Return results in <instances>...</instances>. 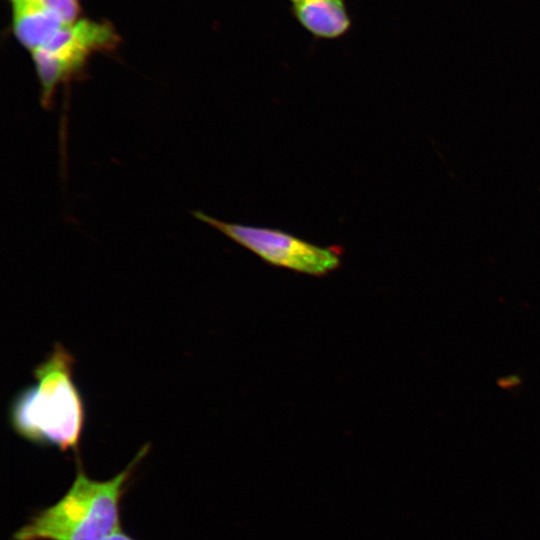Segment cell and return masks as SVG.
Listing matches in <instances>:
<instances>
[{
    "mask_svg": "<svg viewBox=\"0 0 540 540\" xmlns=\"http://www.w3.org/2000/svg\"><path fill=\"white\" fill-rule=\"evenodd\" d=\"M74 356L59 342L33 369L36 384L16 393L8 419L22 439L62 452H78L86 421L82 394L74 380Z\"/></svg>",
    "mask_w": 540,
    "mask_h": 540,
    "instance_id": "6da1fadb",
    "label": "cell"
},
{
    "mask_svg": "<svg viewBox=\"0 0 540 540\" xmlns=\"http://www.w3.org/2000/svg\"><path fill=\"white\" fill-rule=\"evenodd\" d=\"M149 451L143 446L130 463L107 480L89 477L78 467L75 479L53 505L35 513L13 540H106L120 531L121 501L132 475Z\"/></svg>",
    "mask_w": 540,
    "mask_h": 540,
    "instance_id": "7a4b0ae2",
    "label": "cell"
},
{
    "mask_svg": "<svg viewBox=\"0 0 540 540\" xmlns=\"http://www.w3.org/2000/svg\"><path fill=\"white\" fill-rule=\"evenodd\" d=\"M193 215L273 266L323 276L341 264L336 246H319L280 229L224 222L202 211Z\"/></svg>",
    "mask_w": 540,
    "mask_h": 540,
    "instance_id": "3957f363",
    "label": "cell"
},
{
    "mask_svg": "<svg viewBox=\"0 0 540 540\" xmlns=\"http://www.w3.org/2000/svg\"><path fill=\"white\" fill-rule=\"evenodd\" d=\"M118 36L111 25L76 20L64 25L43 47L31 53L40 83V100L49 108L57 88L78 76L97 52L111 51Z\"/></svg>",
    "mask_w": 540,
    "mask_h": 540,
    "instance_id": "277c9868",
    "label": "cell"
},
{
    "mask_svg": "<svg viewBox=\"0 0 540 540\" xmlns=\"http://www.w3.org/2000/svg\"><path fill=\"white\" fill-rule=\"evenodd\" d=\"M296 22L316 40H337L353 27L347 0H300L290 5Z\"/></svg>",
    "mask_w": 540,
    "mask_h": 540,
    "instance_id": "5b68a950",
    "label": "cell"
},
{
    "mask_svg": "<svg viewBox=\"0 0 540 540\" xmlns=\"http://www.w3.org/2000/svg\"><path fill=\"white\" fill-rule=\"evenodd\" d=\"M11 2L15 37L30 53L43 47L66 25L37 0H11Z\"/></svg>",
    "mask_w": 540,
    "mask_h": 540,
    "instance_id": "8992f818",
    "label": "cell"
},
{
    "mask_svg": "<svg viewBox=\"0 0 540 540\" xmlns=\"http://www.w3.org/2000/svg\"><path fill=\"white\" fill-rule=\"evenodd\" d=\"M48 10L56 14L65 24L77 20L79 6L77 0H37Z\"/></svg>",
    "mask_w": 540,
    "mask_h": 540,
    "instance_id": "52a82bcc",
    "label": "cell"
},
{
    "mask_svg": "<svg viewBox=\"0 0 540 540\" xmlns=\"http://www.w3.org/2000/svg\"><path fill=\"white\" fill-rule=\"evenodd\" d=\"M521 382V379L518 375H509L499 379L498 384L504 389H510L517 387Z\"/></svg>",
    "mask_w": 540,
    "mask_h": 540,
    "instance_id": "ba28073f",
    "label": "cell"
},
{
    "mask_svg": "<svg viewBox=\"0 0 540 540\" xmlns=\"http://www.w3.org/2000/svg\"><path fill=\"white\" fill-rule=\"evenodd\" d=\"M106 540H135L131 536L126 535L122 530L118 531L117 533L113 534L111 537H109Z\"/></svg>",
    "mask_w": 540,
    "mask_h": 540,
    "instance_id": "9c48e42d",
    "label": "cell"
},
{
    "mask_svg": "<svg viewBox=\"0 0 540 540\" xmlns=\"http://www.w3.org/2000/svg\"><path fill=\"white\" fill-rule=\"evenodd\" d=\"M286 1H288L290 3V5H291V4H294V3H296V2H298L300 0H286Z\"/></svg>",
    "mask_w": 540,
    "mask_h": 540,
    "instance_id": "30bf717a",
    "label": "cell"
}]
</instances>
